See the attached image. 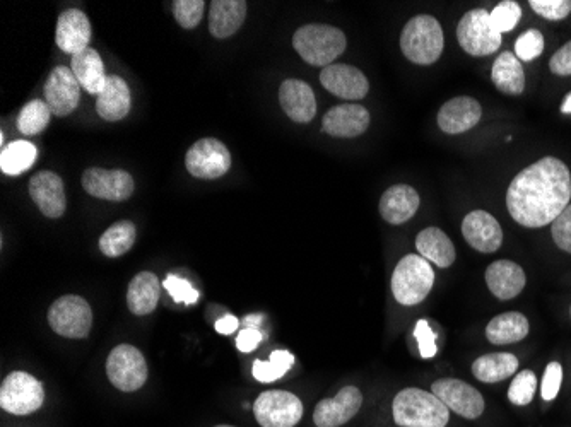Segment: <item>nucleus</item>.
<instances>
[{"instance_id":"20","label":"nucleus","mask_w":571,"mask_h":427,"mask_svg":"<svg viewBox=\"0 0 571 427\" xmlns=\"http://www.w3.org/2000/svg\"><path fill=\"white\" fill-rule=\"evenodd\" d=\"M279 103L293 122H312L317 115V101L313 89L300 79H288L279 88Z\"/></svg>"},{"instance_id":"7","label":"nucleus","mask_w":571,"mask_h":427,"mask_svg":"<svg viewBox=\"0 0 571 427\" xmlns=\"http://www.w3.org/2000/svg\"><path fill=\"white\" fill-rule=\"evenodd\" d=\"M106 375L120 392H137L148 381V363L137 347H115L106 361Z\"/></svg>"},{"instance_id":"36","label":"nucleus","mask_w":571,"mask_h":427,"mask_svg":"<svg viewBox=\"0 0 571 427\" xmlns=\"http://www.w3.org/2000/svg\"><path fill=\"white\" fill-rule=\"evenodd\" d=\"M295 364V356L288 351H274L269 361H255L254 376L260 383H272L283 378Z\"/></svg>"},{"instance_id":"11","label":"nucleus","mask_w":571,"mask_h":427,"mask_svg":"<svg viewBox=\"0 0 571 427\" xmlns=\"http://www.w3.org/2000/svg\"><path fill=\"white\" fill-rule=\"evenodd\" d=\"M185 166L195 178L216 180L230 171L231 154L218 139H201L190 147Z\"/></svg>"},{"instance_id":"24","label":"nucleus","mask_w":571,"mask_h":427,"mask_svg":"<svg viewBox=\"0 0 571 427\" xmlns=\"http://www.w3.org/2000/svg\"><path fill=\"white\" fill-rule=\"evenodd\" d=\"M419 199L418 192L409 185H394L390 187L380 199V214L389 224H404L418 212Z\"/></svg>"},{"instance_id":"12","label":"nucleus","mask_w":571,"mask_h":427,"mask_svg":"<svg viewBox=\"0 0 571 427\" xmlns=\"http://www.w3.org/2000/svg\"><path fill=\"white\" fill-rule=\"evenodd\" d=\"M45 100L53 115L67 117L81 101V84L72 69L59 65L45 82Z\"/></svg>"},{"instance_id":"43","label":"nucleus","mask_w":571,"mask_h":427,"mask_svg":"<svg viewBox=\"0 0 571 427\" xmlns=\"http://www.w3.org/2000/svg\"><path fill=\"white\" fill-rule=\"evenodd\" d=\"M551 233H553L554 243L560 246L563 252L571 253V204L554 219V223L551 224Z\"/></svg>"},{"instance_id":"46","label":"nucleus","mask_w":571,"mask_h":427,"mask_svg":"<svg viewBox=\"0 0 571 427\" xmlns=\"http://www.w3.org/2000/svg\"><path fill=\"white\" fill-rule=\"evenodd\" d=\"M549 69L556 76H571V41L554 53L549 60Z\"/></svg>"},{"instance_id":"8","label":"nucleus","mask_w":571,"mask_h":427,"mask_svg":"<svg viewBox=\"0 0 571 427\" xmlns=\"http://www.w3.org/2000/svg\"><path fill=\"white\" fill-rule=\"evenodd\" d=\"M45 400L43 385L35 376L14 371L2 381L0 407L14 416H28L40 409Z\"/></svg>"},{"instance_id":"10","label":"nucleus","mask_w":571,"mask_h":427,"mask_svg":"<svg viewBox=\"0 0 571 427\" xmlns=\"http://www.w3.org/2000/svg\"><path fill=\"white\" fill-rule=\"evenodd\" d=\"M254 414L262 427H295L303 417V404L293 393L271 390L257 398Z\"/></svg>"},{"instance_id":"40","label":"nucleus","mask_w":571,"mask_h":427,"mask_svg":"<svg viewBox=\"0 0 571 427\" xmlns=\"http://www.w3.org/2000/svg\"><path fill=\"white\" fill-rule=\"evenodd\" d=\"M544 52V36L541 31L527 30L515 41V57L519 60L537 59Z\"/></svg>"},{"instance_id":"51","label":"nucleus","mask_w":571,"mask_h":427,"mask_svg":"<svg viewBox=\"0 0 571 427\" xmlns=\"http://www.w3.org/2000/svg\"><path fill=\"white\" fill-rule=\"evenodd\" d=\"M216 427H233V426H216Z\"/></svg>"},{"instance_id":"29","label":"nucleus","mask_w":571,"mask_h":427,"mask_svg":"<svg viewBox=\"0 0 571 427\" xmlns=\"http://www.w3.org/2000/svg\"><path fill=\"white\" fill-rule=\"evenodd\" d=\"M529 320L519 311H508L488 323L486 337L495 346H507L525 339L529 335Z\"/></svg>"},{"instance_id":"27","label":"nucleus","mask_w":571,"mask_h":427,"mask_svg":"<svg viewBox=\"0 0 571 427\" xmlns=\"http://www.w3.org/2000/svg\"><path fill=\"white\" fill-rule=\"evenodd\" d=\"M71 69L76 74L81 88L86 89L89 94L98 96L101 89L105 88L108 76L105 74V65H103L100 53L96 52L95 48L89 47L74 55Z\"/></svg>"},{"instance_id":"19","label":"nucleus","mask_w":571,"mask_h":427,"mask_svg":"<svg viewBox=\"0 0 571 427\" xmlns=\"http://www.w3.org/2000/svg\"><path fill=\"white\" fill-rule=\"evenodd\" d=\"M30 195L38 209L43 212V216L57 219L64 214L67 207L64 182L52 171H40L31 178Z\"/></svg>"},{"instance_id":"52","label":"nucleus","mask_w":571,"mask_h":427,"mask_svg":"<svg viewBox=\"0 0 571 427\" xmlns=\"http://www.w3.org/2000/svg\"><path fill=\"white\" fill-rule=\"evenodd\" d=\"M570 315H571V308H570Z\"/></svg>"},{"instance_id":"21","label":"nucleus","mask_w":571,"mask_h":427,"mask_svg":"<svg viewBox=\"0 0 571 427\" xmlns=\"http://www.w3.org/2000/svg\"><path fill=\"white\" fill-rule=\"evenodd\" d=\"M483 110L479 101L469 96H459L447 101L438 112V125L445 134H462L474 129L481 120Z\"/></svg>"},{"instance_id":"37","label":"nucleus","mask_w":571,"mask_h":427,"mask_svg":"<svg viewBox=\"0 0 571 427\" xmlns=\"http://www.w3.org/2000/svg\"><path fill=\"white\" fill-rule=\"evenodd\" d=\"M520 18H522V9H520L519 4L513 2V0L500 2L493 11L489 12L491 24H493V28H495L500 35L512 31L513 28L520 23Z\"/></svg>"},{"instance_id":"32","label":"nucleus","mask_w":571,"mask_h":427,"mask_svg":"<svg viewBox=\"0 0 571 427\" xmlns=\"http://www.w3.org/2000/svg\"><path fill=\"white\" fill-rule=\"evenodd\" d=\"M517 368H519V361L513 354L495 352V354H486L476 359L472 364V373L477 380L483 383H498L515 375Z\"/></svg>"},{"instance_id":"35","label":"nucleus","mask_w":571,"mask_h":427,"mask_svg":"<svg viewBox=\"0 0 571 427\" xmlns=\"http://www.w3.org/2000/svg\"><path fill=\"white\" fill-rule=\"evenodd\" d=\"M52 115V110L47 105V101H30L19 113L18 129L24 135L42 134L43 130L47 129Z\"/></svg>"},{"instance_id":"2","label":"nucleus","mask_w":571,"mask_h":427,"mask_svg":"<svg viewBox=\"0 0 571 427\" xmlns=\"http://www.w3.org/2000/svg\"><path fill=\"white\" fill-rule=\"evenodd\" d=\"M394 421L401 427H445L450 419L447 405L433 392L406 388L392 404Z\"/></svg>"},{"instance_id":"38","label":"nucleus","mask_w":571,"mask_h":427,"mask_svg":"<svg viewBox=\"0 0 571 427\" xmlns=\"http://www.w3.org/2000/svg\"><path fill=\"white\" fill-rule=\"evenodd\" d=\"M537 378L532 371L525 369L515 376L512 385L508 388V398L515 405H527L536 395Z\"/></svg>"},{"instance_id":"44","label":"nucleus","mask_w":571,"mask_h":427,"mask_svg":"<svg viewBox=\"0 0 571 427\" xmlns=\"http://www.w3.org/2000/svg\"><path fill=\"white\" fill-rule=\"evenodd\" d=\"M561 381H563V368L560 363H549L542 380L541 395L546 402H551L560 393Z\"/></svg>"},{"instance_id":"49","label":"nucleus","mask_w":571,"mask_h":427,"mask_svg":"<svg viewBox=\"0 0 571 427\" xmlns=\"http://www.w3.org/2000/svg\"><path fill=\"white\" fill-rule=\"evenodd\" d=\"M260 323H262V316L260 315H250L245 318V325H247V328H257Z\"/></svg>"},{"instance_id":"48","label":"nucleus","mask_w":571,"mask_h":427,"mask_svg":"<svg viewBox=\"0 0 571 427\" xmlns=\"http://www.w3.org/2000/svg\"><path fill=\"white\" fill-rule=\"evenodd\" d=\"M216 328V332H219L221 335H230L233 332H236V328H238V318L233 315H226L216 322L214 325Z\"/></svg>"},{"instance_id":"17","label":"nucleus","mask_w":571,"mask_h":427,"mask_svg":"<svg viewBox=\"0 0 571 427\" xmlns=\"http://www.w3.org/2000/svg\"><path fill=\"white\" fill-rule=\"evenodd\" d=\"M467 243L481 253H495L503 243V231L495 217L486 211H472L462 223Z\"/></svg>"},{"instance_id":"31","label":"nucleus","mask_w":571,"mask_h":427,"mask_svg":"<svg viewBox=\"0 0 571 427\" xmlns=\"http://www.w3.org/2000/svg\"><path fill=\"white\" fill-rule=\"evenodd\" d=\"M491 79L495 82L498 91L510 96H519L524 93L525 74L522 62H520L515 53L503 52L493 64L491 71Z\"/></svg>"},{"instance_id":"4","label":"nucleus","mask_w":571,"mask_h":427,"mask_svg":"<svg viewBox=\"0 0 571 427\" xmlns=\"http://www.w3.org/2000/svg\"><path fill=\"white\" fill-rule=\"evenodd\" d=\"M445 38L438 19L416 16L404 26L401 50L413 64L431 65L442 57Z\"/></svg>"},{"instance_id":"3","label":"nucleus","mask_w":571,"mask_h":427,"mask_svg":"<svg viewBox=\"0 0 571 427\" xmlns=\"http://www.w3.org/2000/svg\"><path fill=\"white\" fill-rule=\"evenodd\" d=\"M293 47L305 62L325 69L341 57L348 40L341 30L329 24H307L296 31Z\"/></svg>"},{"instance_id":"6","label":"nucleus","mask_w":571,"mask_h":427,"mask_svg":"<svg viewBox=\"0 0 571 427\" xmlns=\"http://www.w3.org/2000/svg\"><path fill=\"white\" fill-rule=\"evenodd\" d=\"M48 323L55 334L67 339H84L93 327V311L86 299L67 294L50 306Z\"/></svg>"},{"instance_id":"23","label":"nucleus","mask_w":571,"mask_h":427,"mask_svg":"<svg viewBox=\"0 0 571 427\" xmlns=\"http://www.w3.org/2000/svg\"><path fill=\"white\" fill-rule=\"evenodd\" d=\"M525 272L520 265L510 260H498L489 265L486 270V284L489 291L501 301L517 298L524 291Z\"/></svg>"},{"instance_id":"16","label":"nucleus","mask_w":571,"mask_h":427,"mask_svg":"<svg viewBox=\"0 0 571 427\" xmlns=\"http://www.w3.org/2000/svg\"><path fill=\"white\" fill-rule=\"evenodd\" d=\"M363 404V395L354 387L342 388L334 398L318 402L313 421L317 427H339L351 421Z\"/></svg>"},{"instance_id":"28","label":"nucleus","mask_w":571,"mask_h":427,"mask_svg":"<svg viewBox=\"0 0 571 427\" xmlns=\"http://www.w3.org/2000/svg\"><path fill=\"white\" fill-rule=\"evenodd\" d=\"M161 284L153 272L137 274L129 284L127 291V305L129 310L137 316H146L153 313L158 306Z\"/></svg>"},{"instance_id":"18","label":"nucleus","mask_w":571,"mask_h":427,"mask_svg":"<svg viewBox=\"0 0 571 427\" xmlns=\"http://www.w3.org/2000/svg\"><path fill=\"white\" fill-rule=\"evenodd\" d=\"M322 125H324L325 134L342 137V139H353V137L365 134L370 125V113L365 106L353 105V103L337 105L325 113Z\"/></svg>"},{"instance_id":"13","label":"nucleus","mask_w":571,"mask_h":427,"mask_svg":"<svg viewBox=\"0 0 571 427\" xmlns=\"http://www.w3.org/2000/svg\"><path fill=\"white\" fill-rule=\"evenodd\" d=\"M431 392L447 405L448 410L466 419H477L484 412V398L466 381L443 378L433 383Z\"/></svg>"},{"instance_id":"5","label":"nucleus","mask_w":571,"mask_h":427,"mask_svg":"<svg viewBox=\"0 0 571 427\" xmlns=\"http://www.w3.org/2000/svg\"><path fill=\"white\" fill-rule=\"evenodd\" d=\"M435 272L421 255H406L392 274V293L404 306L419 305L431 293Z\"/></svg>"},{"instance_id":"42","label":"nucleus","mask_w":571,"mask_h":427,"mask_svg":"<svg viewBox=\"0 0 571 427\" xmlns=\"http://www.w3.org/2000/svg\"><path fill=\"white\" fill-rule=\"evenodd\" d=\"M530 7L549 21H561L571 14V0H530Z\"/></svg>"},{"instance_id":"30","label":"nucleus","mask_w":571,"mask_h":427,"mask_svg":"<svg viewBox=\"0 0 571 427\" xmlns=\"http://www.w3.org/2000/svg\"><path fill=\"white\" fill-rule=\"evenodd\" d=\"M419 255L428 262L447 269L455 262L454 243L440 228H426L416 238Z\"/></svg>"},{"instance_id":"33","label":"nucleus","mask_w":571,"mask_h":427,"mask_svg":"<svg viewBox=\"0 0 571 427\" xmlns=\"http://www.w3.org/2000/svg\"><path fill=\"white\" fill-rule=\"evenodd\" d=\"M136 243V226L130 221H118L106 229L100 238V250L110 258L122 257Z\"/></svg>"},{"instance_id":"25","label":"nucleus","mask_w":571,"mask_h":427,"mask_svg":"<svg viewBox=\"0 0 571 427\" xmlns=\"http://www.w3.org/2000/svg\"><path fill=\"white\" fill-rule=\"evenodd\" d=\"M96 112L106 122H118L129 115L130 91L122 77L108 76L105 88L98 94Z\"/></svg>"},{"instance_id":"14","label":"nucleus","mask_w":571,"mask_h":427,"mask_svg":"<svg viewBox=\"0 0 571 427\" xmlns=\"http://www.w3.org/2000/svg\"><path fill=\"white\" fill-rule=\"evenodd\" d=\"M83 187L96 199L122 202L134 194V178L124 170L91 168L84 171Z\"/></svg>"},{"instance_id":"39","label":"nucleus","mask_w":571,"mask_h":427,"mask_svg":"<svg viewBox=\"0 0 571 427\" xmlns=\"http://www.w3.org/2000/svg\"><path fill=\"white\" fill-rule=\"evenodd\" d=\"M204 6H206L204 0H177L173 4L175 19L185 30H194L202 21Z\"/></svg>"},{"instance_id":"34","label":"nucleus","mask_w":571,"mask_h":427,"mask_svg":"<svg viewBox=\"0 0 571 427\" xmlns=\"http://www.w3.org/2000/svg\"><path fill=\"white\" fill-rule=\"evenodd\" d=\"M36 156H38V151L31 142H11L9 146L2 149V154H0V170L6 175H21L35 164Z\"/></svg>"},{"instance_id":"26","label":"nucleus","mask_w":571,"mask_h":427,"mask_svg":"<svg viewBox=\"0 0 571 427\" xmlns=\"http://www.w3.org/2000/svg\"><path fill=\"white\" fill-rule=\"evenodd\" d=\"M247 2L243 0H214L209 12V31L216 38H230L243 26Z\"/></svg>"},{"instance_id":"15","label":"nucleus","mask_w":571,"mask_h":427,"mask_svg":"<svg viewBox=\"0 0 571 427\" xmlns=\"http://www.w3.org/2000/svg\"><path fill=\"white\" fill-rule=\"evenodd\" d=\"M320 82L329 93L336 94L342 100H363L370 89L365 74L348 64L325 67L320 74Z\"/></svg>"},{"instance_id":"50","label":"nucleus","mask_w":571,"mask_h":427,"mask_svg":"<svg viewBox=\"0 0 571 427\" xmlns=\"http://www.w3.org/2000/svg\"><path fill=\"white\" fill-rule=\"evenodd\" d=\"M561 113L571 115V93L566 94L565 100L561 103Z\"/></svg>"},{"instance_id":"1","label":"nucleus","mask_w":571,"mask_h":427,"mask_svg":"<svg viewBox=\"0 0 571 427\" xmlns=\"http://www.w3.org/2000/svg\"><path fill=\"white\" fill-rule=\"evenodd\" d=\"M571 173L561 159L542 158L513 178L507 207L515 223L524 228L553 224L570 205Z\"/></svg>"},{"instance_id":"41","label":"nucleus","mask_w":571,"mask_h":427,"mask_svg":"<svg viewBox=\"0 0 571 427\" xmlns=\"http://www.w3.org/2000/svg\"><path fill=\"white\" fill-rule=\"evenodd\" d=\"M166 291L170 293L175 303H185V305H194L199 299V291L195 289L189 281H185L177 275H168L166 281L163 282Z\"/></svg>"},{"instance_id":"9","label":"nucleus","mask_w":571,"mask_h":427,"mask_svg":"<svg viewBox=\"0 0 571 427\" xmlns=\"http://www.w3.org/2000/svg\"><path fill=\"white\" fill-rule=\"evenodd\" d=\"M457 40L474 57H486L501 47V35L493 28L486 9H474L460 19Z\"/></svg>"},{"instance_id":"22","label":"nucleus","mask_w":571,"mask_h":427,"mask_svg":"<svg viewBox=\"0 0 571 427\" xmlns=\"http://www.w3.org/2000/svg\"><path fill=\"white\" fill-rule=\"evenodd\" d=\"M91 23L88 16L79 9H67L60 14L57 23V45L65 53H71L72 57L89 48L91 41Z\"/></svg>"},{"instance_id":"45","label":"nucleus","mask_w":571,"mask_h":427,"mask_svg":"<svg viewBox=\"0 0 571 427\" xmlns=\"http://www.w3.org/2000/svg\"><path fill=\"white\" fill-rule=\"evenodd\" d=\"M414 337L418 340L419 352L424 359H431L436 356L438 347H436V334L431 330L430 323L426 320H419L414 328Z\"/></svg>"},{"instance_id":"47","label":"nucleus","mask_w":571,"mask_h":427,"mask_svg":"<svg viewBox=\"0 0 571 427\" xmlns=\"http://www.w3.org/2000/svg\"><path fill=\"white\" fill-rule=\"evenodd\" d=\"M260 342H262V334H260L259 328H245L242 330V334H238L236 337V347H238V351L242 352L254 351Z\"/></svg>"}]
</instances>
